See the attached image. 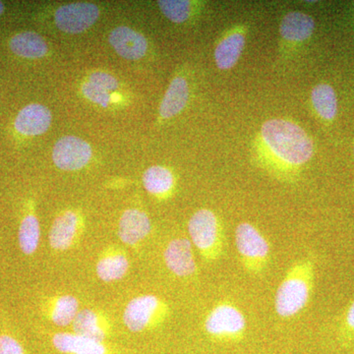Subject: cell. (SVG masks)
I'll return each mask as SVG.
<instances>
[{
    "label": "cell",
    "mask_w": 354,
    "mask_h": 354,
    "mask_svg": "<svg viewBox=\"0 0 354 354\" xmlns=\"http://www.w3.org/2000/svg\"><path fill=\"white\" fill-rule=\"evenodd\" d=\"M261 167L277 178L292 181L314 155L313 140L293 121L272 118L256 139Z\"/></svg>",
    "instance_id": "6da1fadb"
},
{
    "label": "cell",
    "mask_w": 354,
    "mask_h": 354,
    "mask_svg": "<svg viewBox=\"0 0 354 354\" xmlns=\"http://www.w3.org/2000/svg\"><path fill=\"white\" fill-rule=\"evenodd\" d=\"M41 239V227L38 218L35 215H28L23 218L19 228V245L26 255L36 252Z\"/></svg>",
    "instance_id": "603a6c76"
},
{
    "label": "cell",
    "mask_w": 354,
    "mask_h": 354,
    "mask_svg": "<svg viewBox=\"0 0 354 354\" xmlns=\"http://www.w3.org/2000/svg\"><path fill=\"white\" fill-rule=\"evenodd\" d=\"M191 242L207 262L220 259L225 251V234L223 223L215 212L198 209L188 223Z\"/></svg>",
    "instance_id": "3957f363"
},
{
    "label": "cell",
    "mask_w": 354,
    "mask_h": 354,
    "mask_svg": "<svg viewBox=\"0 0 354 354\" xmlns=\"http://www.w3.org/2000/svg\"><path fill=\"white\" fill-rule=\"evenodd\" d=\"M247 26L237 25L221 35L215 48L214 57L216 67L227 71L239 64L246 46Z\"/></svg>",
    "instance_id": "9c48e42d"
},
{
    "label": "cell",
    "mask_w": 354,
    "mask_h": 354,
    "mask_svg": "<svg viewBox=\"0 0 354 354\" xmlns=\"http://www.w3.org/2000/svg\"><path fill=\"white\" fill-rule=\"evenodd\" d=\"M344 327L349 334L354 335V300L349 305L344 319Z\"/></svg>",
    "instance_id": "f1b7e54d"
},
{
    "label": "cell",
    "mask_w": 354,
    "mask_h": 354,
    "mask_svg": "<svg viewBox=\"0 0 354 354\" xmlns=\"http://www.w3.org/2000/svg\"><path fill=\"white\" fill-rule=\"evenodd\" d=\"M10 48L21 57L37 59L48 53V48L39 35L32 32H20L10 41Z\"/></svg>",
    "instance_id": "d6986e66"
},
{
    "label": "cell",
    "mask_w": 354,
    "mask_h": 354,
    "mask_svg": "<svg viewBox=\"0 0 354 354\" xmlns=\"http://www.w3.org/2000/svg\"><path fill=\"white\" fill-rule=\"evenodd\" d=\"M169 313L167 305L153 295L133 298L125 307L123 322L133 333H140L162 322Z\"/></svg>",
    "instance_id": "8992f818"
},
{
    "label": "cell",
    "mask_w": 354,
    "mask_h": 354,
    "mask_svg": "<svg viewBox=\"0 0 354 354\" xmlns=\"http://www.w3.org/2000/svg\"><path fill=\"white\" fill-rule=\"evenodd\" d=\"M314 31V18L300 11H291L286 14L279 24V36L283 43L291 46H297L308 41Z\"/></svg>",
    "instance_id": "8fae6325"
},
{
    "label": "cell",
    "mask_w": 354,
    "mask_h": 354,
    "mask_svg": "<svg viewBox=\"0 0 354 354\" xmlns=\"http://www.w3.org/2000/svg\"><path fill=\"white\" fill-rule=\"evenodd\" d=\"M82 92L88 100L99 104L102 108H106L109 106V102H111V94L109 93L95 87V85H93L88 81L83 84Z\"/></svg>",
    "instance_id": "484cf974"
},
{
    "label": "cell",
    "mask_w": 354,
    "mask_h": 354,
    "mask_svg": "<svg viewBox=\"0 0 354 354\" xmlns=\"http://www.w3.org/2000/svg\"><path fill=\"white\" fill-rule=\"evenodd\" d=\"M143 184L150 194L158 197H167L176 185L174 174L162 165L149 167L143 176Z\"/></svg>",
    "instance_id": "ac0fdd59"
},
{
    "label": "cell",
    "mask_w": 354,
    "mask_h": 354,
    "mask_svg": "<svg viewBox=\"0 0 354 354\" xmlns=\"http://www.w3.org/2000/svg\"><path fill=\"white\" fill-rule=\"evenodd\" d=\"M3 11H4L3 3H2V2L0 1V15H1L2 13H3Z\"/></svg>",
    "instance_id": "f546056e"
},
{
    "label": "cell",
    "mask_w": 354,
    "mask_h": 354,
    "mask_svg": "<svg viewBox=\"0 0 354 354\" xmlns=\"http://www.w3.org/2000/svg\"><path fill=\"white\" fill-rule=\"evenodd\" d=\"M235 246L242 267L251 274L265 271L271 260V244L252 223H239L235 228Z\"/></svg>",
    "instance_id": "277c9868"
},
{
    "label": "cell",
    "mask_w": 354,
    "mask_h": 354,
    "mask_svg": "<svg viewBox=\"0 0 354 354\" xmlns=\"http://www.w3.org/2000/svg\"><path fill=\"white\" fill-rule=\"evenodd\" d=\"M109 41L114 50L125 59H141L148 50L145 37L129 27L115 28L109 35Z\"/></svg>",
    "instance_id": "7c38bea8"
},
{
    "label": "cell",
    "mask_w": 354,
    "mask_h": 354,
    "mask_svg": "<svg viewBox=\"0 0 354 354\" xmlns=\"http://www.w3.org/2000/svg\"><path fill=\"white\" fill-rule=\"evenodd\" d=\"M92 149L87 142L75 136H65L53 147V160L58 169L73 171L90 162Z\"/></svg>",
    "instance_id": "ba28073f"
},
{
    "label": "cell",
    "mask_w": 354,
    "mask_h": 354,
    "mask_svg": "<svg viewBox=\"0 0 354 354\" xmlns=\"http://www.w3.org/2000/svg\"><path fill=\"white\" fill-rule=\"evenodd\" d=\"M158 6L167 19L177 24L189 19L192 11V3L187 0H160Z\"/></svg>",
    "instance_id": "d4e9b609"
},
{
    "label": "cell",
    "mask_w": 354,
    "mask_h": 354,
    "mask_svg": "<svg viewBox=\"0 0 354 354\" xmlns=\"http://www.w3.org/2000/svg\"><path fill=\"white\" fill-rule=\"evenodd\" d=\"M152 230L150 218L137 209L125 211L118 225V236L128 245H135L146 239Z\"/></svg>",
    "instance_id": "4fadbf2b"
},
{
    "label": "cell",
    "mask_w": 354,
    "mask_h": 354,
    "mask_svg": "<svg viewBox=\"0 0 354 354\" xmlns=\"http://www.w3.org/2000/svg\"><path fill=\"white\" fill-rule=\"evenodd\" d=\"M311 102L317 114L324 120H335L337 113V97L334 88L321 83L312 88Z\"/></svg>",
    "instance_id": "ffe728a7"
},
{
    "label": "cell",
    "mask_w": 354,
    "mask_h": 354,
    "mask_svg": "<svg viewBox=\"0 0 354 354\" xmlns=\"http://www.w3.org/2000/svg\"><path fill=\"white\" fill-rule=\"evenodd\" d=\"M0 354H25V351L17 339L8 335H0Z\"/></svg>",
    "instance_id": "83f0119b"
},
{
    "label": "cell",
    "mask_w": 354,
    "mask_h": 354,
    "mask_svg": "<svg viewBox=\"0 0 354 354\" xmlns=\"http://www.w3.org/2000/svg\"><path fill=\"white\" fill-rule=\"evenodd\" d=\"M88 81L95 87L102 88L109 94L118 90V80L111 74L104 73V72H95V73L91 74Z\"/></svg>",
    "instance_id": "4316f807"
},
{
    "label": "cell",
    "mask_w": 354,
    "mask_h": 354,
    "mask_svg": "<svg viewBox=\"0 0 354 354\" xmlns=\"http://www.w3.org/2000/svg\"><path fill=\"white\" fill-rule=\"evenodd\" d=\"M72 325L75 334L95 341L104 342L108 334L101 318L93 310L85 309L79 312Z\"/></svg>",
    "instance_id": "44dd1931"
},
{
    "label": "cell",
    "mask_w": 354,
    "mask_h": 354,
    "mask_svg": "<svg viewBox=\"0 0 354 354\" xmlns=\"http://www.w3.org/2000/svg\"><path fill=\"white\" fill-rule=\"evenodd\" d=\"M78 232V216L67 211L53 221L50 232V243L55 250H66L73 244Z\"/></svg>",
    "instance_id": "e0dca14e"
},
{
    "label": "cell",
    "mask_w": 354,
    "mask_h": 354,
    "mask_svg": "<svg viewBox=\"0 0 354 354\" xmlns=\"http://www.w3.org/2000/svg\"><path fill=\"white\" fill-rule=\"evenodd\" d=\"M100 8L94 3L76 2L59 7L55 14V24L67 34H80L97 22Z\"/></svg>",
    "instance_id": "52a82bcc"
},
{
    "label": "cell",
    "mask_w": 354,
    "mask_h": 354,
    "mask_svg": "<svg viewBox=\"0 0 354 354\" xmlns=\"http://www.w3.org/2000/svg\"><path fill=\"white\" fill-rule=\"evenodd\" d=\"M129 269V261L123 254H111L102 258L97 264V274L106 283L120 281Z\"/></svg>",
    "instance_id": "7402d4cb"
},
{
    "label": "cell",
    "mask_w": 354,
    "mask_h": 354,
    "mask_svg": "<svg viewBox=\"0 0 354 354\" xmlns=\"http://www.w3.org/2000/svg\"><path fill=\"white\" fill-rule=\"evenodd\" d=\"M189 85L183 76L172 79L160 106V116L162 120L171 118L180 113L189 100Z\"/></svg>",
    "instance_id": "2e32d148"
},
{
    "label": "cell",
    "mask_w": 354,
    "mask_h": 354,
    "mask_svg": "<svg viewBox=\"0 0 354 354\" xmlns=\"http://www.w3.org/2000/svg\"><path fill=\"white\" fill-rule=\"evenodd\" d=\"M79 313L78 300L72 295L58 297L51 310V320L59 327L73 324Z\"/></svg>",
    "instance_id": "cb8c5ba5"
},
{
    "label": "cell",
    "mask_w": 354,
    "mask_h": 354,
    "mask_svg": "<svg viewBox=\"0 0 354 354\" xmlns=\"http://www.w3.org/2000/svg\"><path fill=\"white\" fill-rule=\"evenodd\" d=\"M50 109L43 104H32L25 106L16 118L14 127L26 136H38L48 131L51 124Z\"/></svg>",
    "instance_id": "5bb4252c"
},
{
    "label": "cell",
    "mask_w": 354,
    "mask_h": 354,
    "mask_svg": "<svg viewBox=\"0 0 354 354\" xmlns=\"http://www.w3.org/2000/svg\"><path fill=\"white\" fill-rule=\"evenodd\" d=\"M315 261L305 257L298 260L286 272L274 297L277 315L290 319L308 305L315 281Z\"/></svg>",
    "instance_id": "7a4b0ae2"
},
{
    "label": "cell",
    "mask_w": 354,
    "mask_h": 354,
    "mask_svg": "<svg viewBox=\"0 0 354 354\" xmlns=\"http://www.w3.org/2000/svg\"><path fill=\"white\" fill-rule=\"evenodd\" d=\"M53 346L64 354H108L104 342L88 339L75 333H57L53 337Z\"/></svg>",
    "instance_id": "9a60e30c"
},
{
    "label": "cell",
    "mask_w": 354,
    "mask_h": 354,
    "mask_svg": "<svg viewBox=\"0 0 354 354\" xmlns=\"http://www.w3.org/2000/svg\"><path fill=\"white\" fill-rule=\"evenodd\" d=\"M204 328L207 334L218 341H239L246 332V317L232 302L221 301L209 312Z\"/></svg>",
    "instance_id": "5b68a950"
},
{
    "label": "cell",
    "mask_w": 354,
    "mask_h": 354,
    "mask_svg": "<svg viewBox=\"0 0 354 354\" xmlns=\"http://www.w3.org/2000/svg\"><path fill=\"white\" fill-rule=\"evenodd\" d=\"M164 259L167 269L179 278H187L196 272L193 244L189 239H172L165 248Z\"/></svg>",
    "instance_id": "30bf717a"
}]
</instances>
